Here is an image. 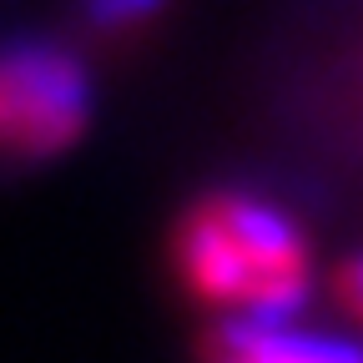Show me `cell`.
I'll return each mask as SVG.
<instances>
[{
	"label": "cell",
	"mask_w": 363,
	"mask_h": 363,
	"mask_svg": "<svg viewBox=\"0 0 363 363\" xmlns=\"http://www.w3.org/2000/svg\"><path fill=\"white\" fill-rule=\"evenodd\" d=\"M86 71L61 45H0V152L51 157L86 126Z\"/></svg>",
	"instance_id": "cell-1"
},
{
	"label": "cell",
	"mask_w": 363,
	"mask_h": 363,
	"mask_svg": "<svg viewBox=\"0 0 363 363\" xmlns=\"http://www.w3.org/2000/svg\"><path fill=\"white\" fill-rule=\"evenodd\" d=\"M172 257L182 283L192 288V298L217 303V308H247V298L257 293L262 272L247 257V247L238 242V233L217 217L212 202H197L172 233Z\"/></svg>",
	"instance_id": "cell-2"
},
{
	"label": "cell",
	"mask_w": 363,
	"mask_h": 363,
	"mask_svg": "<svg viewBox=\"0 0 363 363\" xmlns=\"http://www.w3.org/2000/svg\"><path fill=\"white\" fill-rule=\"evenodd\" d=\"M207 202L238 233V242L247 247V257L262 272V283L267 278H288V272H308V242H303V233L278 207H267L257 197H207Z\"/></svg>",
	"instance_id": "cell-3"
},
{
	"label": "cell",
	"mask_w": 363,
	"mask_h": 363,
	"mask_svg": "<svg viewBox=\"0 0 363 363\" xmlns=\"http://www.w3.org/2000/svg\"><path fill=\"white\" fill-rule=\"evenodd\" d=\"M252 363H363V343L348 338H318L298 328H272L257 338Z\"/></svg>",
	"instance_id": "cell-4"
},
{
	"label": "cell",
	"mask_w": 363,
	"mask_h": 363,
	"mask_svg": "<svg viewBox=\"0 0 363 363\" xmlns=\"http://www.w3.org/2000/svg\"><path fill=\"white\" fill-rule=\"evenodd\" d=\"M162 6L167 0H86V16L101 30H121V26H136V21L157 16Z\"/></svg>",
	"instance_id": "cell-5"
},
{
	"label": "cell",
	"mask_w": 363,
	"mask_h": 363,
	"mask_svg": "<svg viewBox=\"0 0 363 363\" xmlns=\"http://www.w3.org/2000/svg\"><path fill=\"white\" fill-rule=\"evenodd\" d=\"M338 293H343V303L363 318V252H358V257H348V262L338 267Z\"/></svg>",
	"instance_id": "cell-6"
},
{
	"label": "cell",
	"mask_w": 363,
	"mask_h": 363,
	"mask_svg": "<svg viewBox=\"0 0 363 363\" xmlns=\"http://www.w3.org/2000/svg\"><path fill=\"white\" fill-rule=\"evenodd\" d=\"M242 363H252V358H242Z\"/></svg>",
	"instance_id": "cell-7"
}]
</instances>
